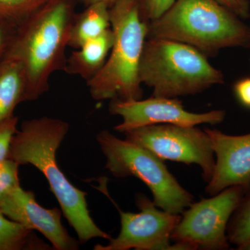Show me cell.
Listing matches in <instances>:
<instances>
[{
  "label": "cell",
  "mask_w": 250,
  "mask_h": 250,
  "mask_svg": "<svg viewBox=\"0 0 250 250\" xmlns=\"http://www.w3.org/2000/svg\"><path fill=\"white\" fill-rule=\"evenodd\" d=\"M247 191L233 186L184 210L171 239L182 250H228L229 222Z\"/></svg>",
  "instance_id": "7"
},
{
  "label": "cell",
  "mask_w": 250,
  "mask_h": 250,
  "mask_svg": "<svg viewBox=\"0 0 250 250\" xmlns=\"http://www.w3.org/2000/svg\"><path fill=\"white\" fill-rule=\"evenodd\" d=\"M233 93L239 103L250 108V77L237 81L233 87Z\"/></svg>",
  "instance_id": "23"
},
{
  "label": "cell",
  "mask_w": 250,
  "mask_h": 250,
  "mask_svg": "<svg viewBox=\"0 0 250 250\" xmlns=\"http://www.w3.org/2000/svg\"><path fill=\"white\" fill-rule=\"evenodd\" d=\"M19 23L0 15V61L4 58L14 42Z\"/></svg>",
  "instance_id": "21"
},
{
  "label": "cell",
  "mask_w": 250,
  "mask_h": 250,
  "mask_svg": "<svg viewBox=\"0 0 250 250\" xmlns=\"http://www.w3.org/2000/svg\"><path fill=\"white\" fill-rule=\"evenodd\" d=\"M227 236L237 248L250 238V190L242 198L229 222Z\"/></svg>",
  "instance_id": "17"
},
{
  "label": "cell",
  "mask_w": 250,
  "mask_h": 250,
  "mask_svg": "<svg viewBox=\"0 0 250 250\" xmlns=\"http://www.w3.org/2000/svg\"><path fill=\"white\" fill-rule=\"evenodd\" d=\"M18 117L13 116L0 123V162L9 159L11 141L18 131Z\"/></svg>",
  "instance_id": "20"
},
{
  "label": "cell",
  "mask_w": 250,
  "mask_h": 250,
  "mask_svg": "<svg viewBox=\"0 0 250 250\" xmlns=\"http://www.w3.org/2000/svg\"><path fill=\"white\" fill-rule=\"evenodd\" d=\"M97 141L106 157V168L113 176H131L142 181L161 209L180 215L192 203L191 194L179 184L164 161L147 149L118 139L107 130L99 132Z\"/></svg>",
  "instance_id": "6"
},
{
  "label": "cell",
  "mask_w": 250,
  "mask_h": 250,
  "mask_svg": "<svg viewBox=\"0 0 250 250\" xmlns=\"http://www.w3.org/2000/svg\"><path fill=\"white\" fill-rule=\"evenodd\" d=\"M220 4L231 10L241 19H248L250 16L248 0H215Z\"/></svg>",
  "instance_id": "24"
},
{
  "label": "cell",
  "mask_w": 250,
  "mask_h": 250,
  "mask_svg": "<svg viewBox=\"0 0 250 250\" xmlns=\"http://www.w3.org/2000/svg\"><path fill=\"white\" fill-rule=\"evenodd\" d=\"M50 249V246L36 236L34 230L10 220L0 212V250Z\"/></svg>",
  "instance_id": "16"
},
{
  "label": "cell",
  "mask_w": 250,
  "mask_h": 250,
  "mask_svg": "<svg viewBox=\"0 0 250 250\" xmlns=\"http://www.w3.org/2000/svg\"><path fill=\"white\" fill-rule=\"evenodd\" d=\"M0 212L20 225L39 231L54 250H79L80 241L70 236L62 225L61 210L44 208L36 201L34 192L24 190L21 185L0 200Z\"/></svg>",
  "instance_id": "11"
},
{
  "label": "cell",
  "mask_w": 250,
  "mask_h": 250,
  "mask_svg": "<svg viewBox=\"0 0 250 250\" xmlns=\"http://www.w3.org/2000/svg\"><path fill=\"white\" fill-rule=\"evenodd\" d=\"M68 130L66 122L49 117L24 121L13 137L9 159L20 166H34L45 176L62 214L80 243L96 238L111 239L90 216L86 193L69 182L57 164V149Z\"/></svg>",
  "instance_id": "1"
},
{
  "label": "cell",
  "mask_w": 250,
  "mask_h": 250,
  "mask_svg": "<svg viewBox=\"0 0 250 250\" xmlns=\"http://www.w3.org/2000/svg\"><path fill=\"white\" fill-rule=\"evenodd\" d=\"M109 111L123 118L114 129L125 134L130 130L149 125L171 124L195 126L201 124L216 125L226 116L224 110H213L203 113L187 111L177 98L152 96L146 100H111Z\"/></svg>",
  "instance_id": "10"
},
{
  "label": "cell",
  "mask_w": 250,
  "mask_h": 250,
  "mask_svg": "<svg viewBox=\"0 0 250 250\" xmlns=\"http://www.w3.org/2000/svg\"><path fill=\"white\" fill-rule=\"evenodd\" d=\"M48 0H0V15L21 24Z\"/></svg>",
  "instance_id": "18"
},
{
  "label": "cell",
  "mask_w": 250,
  "mask_h": 250,
  "mask_svg": "<svg viewBox=\"0 0 250 250\" xmlns=\"http://www.w3.org/2000/svg\"><path fill=\"white\" fill-rule=\"evenodd\" d=\"M27 101L25 72L21 62L6 55L0 61V123L14 116L19 104Z\"/></svg>",
  "instance_id": "14"
},
{
  "label": "cell",
  "mask_w": 250,
  "mask_h": 250,
  "mask_svg": "<svg viewBox=\"0 0 250 250\" xmlns=\"http://www.w3.org/2000/svg\"><path fill=\"white\" fill-rule=\"evenodd\" d=\"M114 36L111 28L102 35L88 41L67 59L64 71L77 75L88 82L96 76L107 60Z\"/></svg>",
  "instance_id": "13"
},
{
  "label": "cell",
  "mask_w": 250,
  "mask_h": 250,
  "mask_svg": "<svg viewBox=\"0 0 250 250\" xmlns=\"http://www.w3.org/2000/svg\"><path fill=\"white\" fill-rule=\"evenodd\" d=\"M109 9L104 3H94L88 5L83 12L76 14L70 33L69 47L79 48L110 29Z\"/></svg>",
  "instance_id": "15"
},
{
  "label": "cell",
  "mask_w": 250,
  "mask_h": 250,
  "mask_svg": "<svg viewBox=\"0 0 250 250\" xmlns=\"http://www.w3.org/2000/svg\"><path fill=\"white\" fill-rule=\"evenodd\" d=\"M216 156L214 173L205 191L210 196L233 186L250 190V133L241 136L205 128Z\"/></svg>",
  "instance_id": "12"
},
{
  "label": "cell",
  "mask_w": 250,
  "mask_h": 250,
  "mask_svg": "<svg viewBox=\"0 0 250 250\" xmlns=\"http://www.w3.org/2000/svg\"><path fill=\"white\" fill-rule=\"evenodd\" d=\"M237 249L239 250H250V238L246 243L241 245V246L238 247Z\"/></svg>",
  "instance_id": "26"
},
{
  "label": "cell",
  "mask_w": 250,
  "mask_h": 250,
  "mask_svg": "<svg viewBox=\"0 0 250 250\" xmlns=\"http://www.w3.org/2000/svg\"><path fill=\"white\" fill-rule=\"evenodd\" d=\"M147 39L183 42L208 58L228 47L250 48V27L215 0H175L149 22Z\"/></svg>",
  "instance_id": "3"
},
{
  "label": "cell",
  "mask_w": 250,
  "mask_h": 250,
  "mask_svg": "<svg viewBox=\"0 0 250 250\" xmlns=\"http://www.w3.org/2000/svg\"><path fill=\"white\" fill-rule=\"evenodd\" d=\"M109 14L114 40L104 65L86 82L90 95L97 101L141 100L139 66L149 23L142 0H117Z\"/></svg>",
  "instance_id": "4"
},
{
  "label": "cell",
  "mask_w": 250,
  "mask_h": 250,
  "mask_svg": "<svg viewBox=\"0 0 250 250\" xmlns=\"http://www.w3.org/2000/svg\"><path fill=\"white\" fill-rule=\"evenodd\" d=\"M125 139L147 149L162 161L168 160L201 167L208 183L215 167L214 152L205 130L171 124L149 125L125 133Z\"/></svg>",
  "instance_id": "8"
},
{
  "label": "cell",
  "mask_w": 250,
  "mask_h": 250,
  "mask_svg": "<svg viewBox=\"0 0 250 250\" xmlns=\"http://www.w3.org/2000/svg\"><path fill=\"white\" fill-rule=\"evenodd\" d=\"M141 83L152 96L177 98L195 95L223 84V72L192 46L164 39H147L139 66Z\"/></svg>",
  "instance_id": "5"
},
{
  "label": "cell",
  "mask_w": 250,
  "mask_h": 250,
  "mask_svg": "<svg viewBox=\"0 0 250 250\" xmlns=\"http://www.w3.org/2000/svg\"><path fill=\"white\" fill-rule=\"evenodd\" d=\"M19 166V164L9 159L0 162V200L21 185L18 177Z\"/></svg>",
  "instance_id": "19"
},
{
  "label": "cell",
  "mask_w": 250,
  "mask_h": 250,
  "mask_svg": "<svg viewBox=\"0 0 250 250\" xmlns=\"http://www.w3.org/2000/svg\"><path fill=\"white\" fill-rule=\"evenodd\" d=\"M136 205L141 210L131 213L119 210L121 229L116 238L108 244L96 245L95 250H182L179 245L171 244V237L181 218L156 207L146 195L139 194Z\"/></svg>",
  "instance_id": "9"
},
{
  "label": "cell",
  "mask_w": 250,
  "mask_h": 250,
  "mask_svg": "<svg viewBox=\"0 0 250 250\" xmlns=\"http://www.w3.org/2000/svg\"><path fill=\"white\" fill-rule=\"evenodd\" d=\"M86 6L88 5L94 4V3H104V4L107 5L108 7L111 8L113 4L117 1V0H82Z\"/></svg>",
  "instance_id": "25"
},
{
  "label": "cell",
  "mask_w": 250,
  "mask_h": 250,
  "mask_svg": "<svg viewBox=\"0 0 250 250\" xmlns=\"http://www.w3.org/2000/svg\"><path fill=\"white\" fill-rule=\"evenodd\" d=\"M76 14L68 0H48L18 26L6 55L22 64L27 86V101L45 93L54 72L64 70L65 50Z\"/></svg>",
  "instance_id": "2"
},
{
  "label": "cell",
  "mask_w": 250,
  "mask_h": 250,
  "mask_svg": "<svg viewBox=\"0 0 250 250\" xmlns=\"http://www.w3.org/2000/svg\"><path fill=\"white\" fill-rule=\"evenodd\" d=\"M174 1L175 0H142L143 14L151 22L162 16Z\"/></svg>",
  "instance_id": "22"
}]
</instances>
